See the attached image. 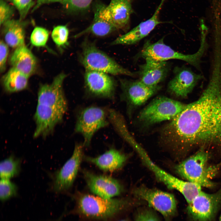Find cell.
Masks as SVG:
<instances>
[{"label":"cell","mask_w":221,"mask_h":221,"mask_svg":"<svg viewBox=\"0 0 221 221\" xmlns=\"http://www.w3.org/2000/svg\"><path fill=\"white\" fill-rule=\"evenodd\" d=\"M84 79L86 90L91 95L110 99L114 97L116 84L108 74L86 70Z\"/></svg>","instance_id":"obj_14"},{"label":"cell","mask_w":221,"mask_h":221,"mask_svg":"<svg viewBox=\"0 0 221 221\" xmlns=\"http://www.w3.org/2000/svg\"><path fill=\"white\" fill-rule=\"evenodd\" d=\"M93 0H65L62 4L66 11L71 13L83 12L89 8Z\"/></svg>","instance_id":"obj_28"},{"label":"cell","mask_w":221,"mask_h":221,"mask_svg":"<svg viewBox=\"0 0 221 221\" xmlns=\"http://www.w3.org/2000/svg\"><path fill=\"white\" fill-rule=\"evenodd\" d=\"M127 199H107L89 194H80L77 200L78 213L85 217L104 219L114 216L132 206Z\"/></svg>","instance_id":"obj_2"},{"label":"cell","mask_w":221,"mask_h":221,"mask_svg":"<svg viewBox=\"0 0 221 221\" xmlns=\"http://www.w3.org/2000/svg\"><path fill=\"white\" fill-rule=\"evenodd\" d=\"M4 0H0V23L2 25L6 21L12 19L14 15L15 8Z\"/></svg>","instance_id":"obj_32"},{"label":"cell","mask_w":221,"mask_h":221,"mask_svg":"<svg viewBox=\"0 0 221 221\" xmlns=\"http://www.w3.org/2000/svg\"><path fill=\"white\" fill-rule=\"evenodd\" d=\"M83 144H76L71 157L55 174L52 186L55 192H65L73 185L83 157Z\"/></svg>","instance_id":"obj_11"},{"label":"cell","mask_w":221,"mask_h":221,"mask_svg":"<svg viewBox=\"0 0 221 221\" xmlns=\"http://www.w3.org/2000/svg\"><path fill=\"white\" fill-rule=\"evenodd\" d=\"M134 0H111L107 6L112 21L116 29L126 30L129 27L130 17L134 11Z\"/></svg>","instance_id":"obj_21"},{"label":"cell","mask_w":221,"mask_h":221,"mask_svg":"<svg viewBox=\"0 0 221 221\" xmlns=\"http://www.w3.org/2000/svg\"><path fill=\"white\" fill-rule=\"evenodd\" d=\"M145 62L140 66L138 74L140 80L150 87L159 86L168 73L169 67L166 61L158 60L151 58L145 59Z\"/></svg>","instance_id":"obj_20"},{"label":"cell","mask_w":221,"mask_h":221,"mask_svg":"<svg viewBox=\"0 0 221 221\" xmlns=\"http://www.w3.org/2000/svg\"><path fill=\"white\" fill-rule=\"evenodd\" d=\"M108 110L95 106L84 108L79 113L75 131L83 136L84 146H89L95 134L108 125Z\"/></svg>","instance_id":"obj_7"},{"label":"cell","mask_w":221,"mask_h":221,"mask_svg":"<svg viewBox=\"0 0 221 221\" xmlns=\"http://www.w3.org/2000/svg\"><path fill=\"white\" fill-rule=\"evenodd\" d=\"M8 46L3 41L0 43V70L3 72L6 68V64L9 53Z\"/></svg>","instance_id":"obj_34"},{"label":"cell","mask_w":221,"mask_h":221,"mask_svg":"<svg viewBox=\"0 0 221 221\" xmlns=\"http://www.w3.org/2000/svg\"><path fill=\"white\" fill-rule=\"evenodd\" d=\"M120 81L122 99L126 103L130 115L161 89L160 86L155 87H149L139 80L121 79Z\"/></svg>","instance_id":"obj_13"},{"label":"cell","mask_w":221,"mask_h":221,"mask_svg":"<svg viewBox=\"0 0 221 221\" xmlns=\"http://www.w3.org/2000/svg\"><path fill=\"white\" fill-rule=\"evenodd\" d=\"M174 73V77L168 84L167 91L176 98L186 97L203 78L201 75L196 74L185 67H176Z\"/></svg>","instance_id":"obj_15"},{"label":"cell","mask_w":221,"mask_h":221,"mask_svg":"<svg viewBox=\"0 0 221 221\" xmlns=\"http://www.w3.org/2000/svg\"><path fill=\"white\" fill-rule=\"evenodd\" d=\"M65 0H37L31 12H33L42 6L53 3H60L62 4Z\"/></svg>","instance_id":"obj_35"},{"label":"cell","mask_w":221,"mask_h":221,"mask_svg":"<svg viewBox=\"0 0 221 221\" xmlns=\"http://www.w3.org/2000/svg\"><path fill=\"white\" fill-rule=\"evenodd\" d=\"M207 37L205 35L201 36L200 47L198 51L193 54H184L175 51L165 44L162 38L154 43L149 41L146 42L139 56L144 59L149 58L163 61L170 59L181 60L198 68L201 58L207 47Z\"/></svg>","instance_id":"obj_4"},{"label":"cell","mask_w":221,"mask_h":221,"mask_svg":"<svg viewBox=\"0 0 221 221\" xmlns=\"http://www.w3.org/2000/svg\"><path fill=\"white\" fill-rule=\"evenodd\" d=\"M127 157V155L120 151L111 148L97 157H85L84 158L101 170L111 172L121 168L125 163Z\"/></svg>","instance_id":"obj_23"},{"label":"cell","mask_w":221,"mask_h":221,"mask_svg":"<svg viewBox=\"0 0 221 221\" xmlns=\"http://www.w3.org/2000/svg\"><path fill=\"white\" fill-rule=\"evenodd\" d=\"M11 2L18 10L19 19L23 20L27 16L30 9L35 4L33 0H8Z\"/></svg>","instance_id":"obj_31"},{"label":"cell","mask_w":221,"mask_h":221,"mask_svg":"<svg viewBox=\"0 0 221 221\" xmlns=\"http://www.w3.org/2000/svg\"><path fill=\"white\" fill-rule=\"evenodd\" d=\"M69 30L66 26L59 25L55 27L52 32V37L56 44L62 47L67 44Z\"/></svg>","instance_id":"obj_30"},{"label":"cell","mask_w":221,"mask_h":221,"mask_svg":"<svg viewBox=\"0 0 221 221\" xmlns=\"http://www.w3.org/2000/svg\"><path fill=\"white\" fill-rule=\"evenodd\" d=\"M165 0L161 2L154 14L149 19L141 22L125 34L118 37L111 43L114 45H131L139 42L147 36L158 24L165 23L160 20L159 14Z\"/></svg>","instance_id":"obj_18"},{"label":"cell","mask_w":221,"mask_h":221,"mask_svg":"<svg viewBox=\"0 0 221 221\" xmlns=\"http://www.w3.org/2000/svg\"><path fill=\"white\" fill-rule=\"evenodd\" d=\"M83 173L88 188L96 196L105 198H112L123 192L120 183L112 177L96 174L87 170H83Z\"/></svg>","instance_id":"obj_16"},{"label":"cell","mask_w":221,"mask_h":221,"mask_svg":"<svg viewBox=\"0 0 221 221\" xmlns=\"http://www.w3.org/2000/svg\"><path fill=\"white\" fill-rule=\"evenodd\" d=\"M29 78L20 71L12 67L3 76L2 85L5 90L8 93L21 91L27 88Z\"/></svg>","instance_id":"obj_25"},{"label":"cell","mask_w":221,"mask_h":221,"mask_svg":"<svg viewBox=\"0 0 221 221\" xmlns=\"http://www.w3.org/2000/svg\"><path fill=\"white\" fill-rule=\"evenodd\" d=\"M64 214L63 213L57 219H56L54 220H51L50 221H62L63 217L64 216Z\"/></svg>","instance_id":"obj_36"},{"label":"cell","mask_w":221,"mask_h":221,"mask_svg":"<svg viewBox=\"0 0 221 221\" xmlns=\"http://www.w3.org/2000/svg\"><path fill=\"white\" fill-rule=\"evenodd\" d=\"M9 61L13 67L29 77L35 72L37 61L30 50L25 45L15 48Z\"/></svg>","instance_id":"obj_22"},{"label":"cell","mask_w":221,"mask_h":221,"mask_svg":"<svg viewBox=\"0 0 221 221\" xmlns=\"http://www.w3.org/2000/svg\"><path fill=\"white\" fill-rule=\"evenodd\" d=\"M135 221H160L155 212L148 208L138 210L135 214Z\"/></svg>","instance_id":"obj_33"},{"label":"cell","mask_w":221,"mask_h":221,"mask_svg":"<svg viewBox=\"0 0 221 221\" xmlns=\"http://www.w3.org/2000/svg\"><path fill=\"white\" fill-rule=\"evenodd\" d=\"M20 160L11 155L1 161L0 174L1 179H9L18 174L20 172Z\"/></svg>","instance_id":"obj_26"},{"label":"cell","mask_w":221,"mask_h":221,"mask_svg":"<svg viewBox=\"0 0 221 221\" xmlns=\"http://www.w3.org/2000/svg\"><path fill=\"white\" fill-rule=\"evenodd\" d=\"M133 193L136 198L146 202L160 212L166 221H169L177 213L176 201L172 194L143 186L136 188Z\"/></svg>","instance_id":"obj_10"},{"label":"cell","mask_w":221,"mask_h":221,"mask_svg":"<svg viewBox=\"0 0 221 221\" xmlns=\"http://www.w3.org/2000/svg\"><path fill=\"white\" fill-rule=\"evenodd\" d=\"M138 154L158 180L168 188L180 192L183 195L188 204L202 191V187L200 186L178 178L161 169L152 161L144 149L140 150Z\"/></svg>","instance_id":"obj_8"},{"label":"cell","mask_w":221,"mask_h":221,"mask_svg":"<svg viewBox=\"0 0 221 221\" xmlns=\"http://www.w3.org/2000/svg\"><path fill=\"white\" fill-rule=\"evenodd\" d=\"M28 22L23 20L11 19L2 25V33L5 42L12 48L24 45L25 29Z\"/></svg>","instance_id":"obj_24"},{"label":"cell","mask_w":221,"mask_h":221,"mask_svg":"<svg viewBox=\"0 0 221 221\" xmlns=\"http://www.w3.org/2000/svg\"><path fill=\"white\" fill-rule=\"evenodd\" d=\"M81 61L86 70L113 75L135 76L134 73L121 66L93 44L86 40L83 44Z\"/></svg>","instance_id":"obj_6"},{"label":"cell","mask_w":221,"mask_h":221,"mask_svg":"<svg viewBox=\"0 0 221 221\" xmlns=\"http://www.w3.org/2000/svg\"><path fill=\"white\" fill-rule=\"evenodd\" d=\"M49 32L46 29L41 27H36L33 29L30 37L32 44L36 47H43L47 42Z\"/></svg>","instance_id":"obj_29"},{"label":"cell","mask_w":221,"mask_h":221,"mask_svg":"<svg viewBox=\"0 0 221 221\" xmlns=\"http://www.w3.org/2000/svg\"><path fill=\"white\" fill-rule=\"evenodd\" d=\"M215 21H214V22H215Z\"/></svg>","instance_id":"obj_39"},{"label":"cell","mask_w":221,"mask_h":221,"mask_svg":"<svg viewBox=\"0 0 221 221\" xmlns=\"http://www.w3.org/2000/svg\"><path fill=\"white\" fill-rule=\"evenodd\" d=\"M186 105L165 96H158L140 112L138 120L145 127L169 120L181 112Z\"/></svg>","instance_id":"obj_5"},{"label":"cell","mask_w":221,"mask_h":221,"mask_svg":"<svg viewBox=\"0 0 221 221\" xmlns=\"http://www.w3.org/2000/svg\"><path fill=\"white\" fill-rule=\"evenodd\" d=\"M64 114L54 107L37 103L34 115L36 126L34 138H45L51 134L56 125L62 121Z\"/></svg>","instance_id":"obj_17"},{"label":"cell","mask_w":221,"mask_h":221,"mask_svg":"<svg viewBox=\"0 0 221 221\" xmlns=\"http://www.w3.org/2000/svg\"><path fill=\"white\" fill-rule=\"evenodd\" d=\"M159 136L162 144L176 156L198 145L221 149V71H212L199 98L163 126Z\"/></svg>","instance_id":"obj_1"},{"label":"cell","mask_w":221,"mask_h":221,"mask_svg":"<svg viewBox=\"0 0 221 221\" xmlns=\"http://www.w3.org/2000/svg\"><path fill=\"white\" fill-rule=\"evenodd\" d=\"M120 221H126V220H122Z\"/></svg>","instance_id":"obj_38"},{"label":"cell","mask_w":221,"mask_h":221,"mask_svg":"<svg viewBox=\"0 0 221 221\" xmlns=\"http://www.w3.org/2000/svg\"><path fill=\"white\" fill-rule=\"evenodd\" d=\"M219 221H221V214L220 217L219 219Z\"/></svg>","instance_id":"obj_37"},{"label":"cell","mask_w":221,"mask_h":221,"mask_svg":"<svg viewBox=\"0 0 221 221\" xmlns=\"http://www.w3.org/2000/svg\"><path fill=\"white\" fill-rule=\"evenodd\" d=\"M66 76V74L61 73L54 78L51 83L40 85L37 94V103L54 107L65 114L68 106L63 83Z\"/></svg>","instance_id":"obj_12"},{"label":"cell","mask_w":221,"mask_h":221,"mask_svg":"<svg viewBox=\"0 0 221 221\" xmlns=\"http://www.w3.org/2000/svg\"><path fill=\"white\" fill-rule=\"evenodd\" d=\"M94 7V15L92 23L85 29L76 35L75 37L87 33L103 37L116 29L112 23L107 6L101 2H96Z\"/></svg>","instance_id":"obj_19"},{"label":"cell","mask_w":221,"mask_h":221,"mask_svg":"<svg viewBox=\"0 0 221 221\" xmlns=\"http://www.w3.org/2000/svg\"><path fill=\"white\" fill-rule=\"evenodd\" d=\"M209 155L204 148L184 160L175 167L178 174L188 181L201 187H213L212 180L218 172L219 167L209 165Z\"/></svg>","instance_id":"obj_3"},{"label":"cell","mask_w":221,"mask_h":221,"mask_svg":"<svg viewBox=\"0 0 221 221\" xmlns=\"http://www.w3.org/2000/svg\"><path fill=\"white\" fill-rule=\"evenodd\" d=\"M221 206V188L213 193L202 191L189 204L187 213L189 221H215Z\"/></svg>","instance_id":"obj_9"},{"label":"cell","mask_w":221,"mask_h":221,"mask_svg":"<svg viewBox=\"0 0 221 221\" xmlns=\"http://www.w3.org/2000/svg\"><path fill=\"white\" fill-rule=\"evenodd\" d=\"M17 187L9 179H1L0 181V198L2 202L16 196Z\"/></svg>","instance_id":"obj_27"}]
</instances>
